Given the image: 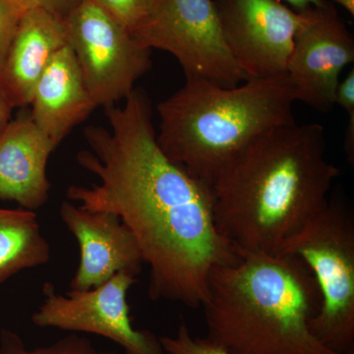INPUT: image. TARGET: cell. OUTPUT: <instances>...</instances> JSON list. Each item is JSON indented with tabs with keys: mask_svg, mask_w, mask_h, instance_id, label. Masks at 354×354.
I'll return each mask as SVG.
<instances>
[{
	"mask_svg": "<svg viewBox=\"0 0 354 354\" xmlns=\"http://www.w3.org/2000/svg\"><path fill=\"white\" fill-rule=\"evenodd\" d=\"M0 354H116L114 351H99L90 339L76 333L58 339L55 344L29 349L17 333L0 330Z\"/></svg>",
	"mask_w": 354,
	"mask_h": 354,
	"instance_id": "2e32d148",
	"label": "cell"
},
{
	"mask_svg": "<svg viewBox=\"0 0 354 354\" xmlns=\"http://www.w3.org/2000/svg\"><path fill=\"white\" fill-rule=\"evenodd\" d=\"M326 149L319 123L272 128L247 144L211 184L221 237L242 252L278 253L329 201L339 169Z\"/></svg>",
	"mask_w": 354,
	"mask_h": 354,
	"instance_id": "7a4b0ae2",
	"label": "cell"
},
{
	"mask_svg": "<svg viewBox=\"0 0 354 354\" xmlns=\"http://www.w3.org/2000/svg\"><path fill=\"white\" fill-rule=\"evenodd\" d=\"M57 148L30 113L9 121L0 134V200L30 211L44 206L50 191L46 165Z\"/></svg>",
	"mask_w": 354,
	"mask_h": 354,
	"instance_id": "7c38bea8",
	"label": "cell"
},
{
	"mask_svg": "<svg viewBox=\"0 0 354 354\" xmlns=\"http://www.w3.org/2000/svg\"><path fill=\"white\" fill-rule=\"evenodd\" d=\"M64 21L69 46L97 108L124 101L152 67V50L92 0H83Z\"/></svg>",
	"mask_w": 354,
	"mask_h": 354,
	"instance_id": "52a82bcc",
	"label": "cell"
},
{
	"mask_svg": "<svg viewBox=\"0 0 354 354\" xmlns=\"http://www.w3.org/2000/svg\"><path fill=\"white\" fill-rule=\"evenodd\" d=\"M136 283L131 274L118 272L102 286L70 290L65 295L46 283L44 302L32 314V323L39 328L101 335L118 344L125 354H167L160 337L133 327L127 295Z\"/></svg>",
	"mask_w": 354,
	"mask_h": 354,
	"instance_id": "ba28073f",
	"label": "cell"
},
{
	"mask_svg": "<svg viewBox=\"0 0 354 354\" xmlns=\"http://www.w3.org/2000/svg\"><path fill=\"white\" fill-rule=\"evenodd\" d=\"M132 32L152 12L157 0H92Z\"/></svg>",
	"mask_w": 354,
	"mask_h": 354,
	"instance_id": "e0dca14e",
	"label": "cell"
},
{
	"mask_svg": "<svg viewBox=\"0 0 354 354\" xmlns=\"http://www.w3.org/2000/svg\"><path fill=\"white\" fill-rule=\"evenodd\" d=\"M104 109L109 127H86L90 150L76 157L99 183L69 186L66 196L82 209L115 214L129 228L150 269L151 299L199 308L212 271L239 254L216 230L211 186L162 152L144 91Z\"/></svg>",
	"mask_w": 354,
	"mask_h": 354,
	"instance_id": "6da1fadb",
	"label": "cell"
},
{
	"mask_svg": "<svg viewBox=\"0 0 354 354\" xmlns=\"http://www.w3.org/2000/svg\"><path fill=\"white\" fill-rule=\"evenodd\" d=\"M50 257V244L34 211L0 208V286L18 272L46 265Z\"/></svg>",
	"mask_w": 354,
	"mask_h": 354,
	"instance_id": "9a60e30c",
	"label": "cell"
},
{
	"mask_svg": "<svg viewBox=\"0 0 354 354\" xmlns=\"http://www.w3.org/2000/svg\"><path fill=\"white\" fill-rule=\"evenodd\" d=\"M301 12L286 74L297 102L328 113L335 104L342 70L354 62L353 37L327 1Z\"/></svg>",
	"mask_w": 354,
	"mask_h": 354,
	"instance_id": "30bf717a",
	"label": "cell"
},
{
	"mask_svg": "<svg viewBox=\"0 0 354 354\" xmlns=\"http://www.w3.org/2000/svg\"><path fill=\"white\" fill-rule=\"evenodd\" d=\"M30 106L32 120L57 147L97 108L69 44L51 58Z\"/></svg>",
	"mask_w": 354,
	"mask_h": 354,
	"instance_id": "5bb4252c",
	"label": "cell"
},
{
	"mask_svg": "<svg viewBox=\"0 0 354 354\" xmlns=\"http://www.w3.org/2000/svg\"><path fill=\"white\" fill-rule=\"evenodd\" d=\"M27 9L21 0H0V68Z\"/></svg>",
	"mask_w": 354,
	"mask_h": 354,
	"instance_id": "d6986e66",
	"label": "cell"
},
{
	"mask_svg": "<svg viewBox=\"0 0 354 354\" xmlns=\"http://www.w3.org/2000/svg\"><path fill=\"white\" fill-rule=\"evenodd\" d=\"M83 0H21L26 8L39 7L60 18H66Z\"/></svg>",
	"mask_w": 354,
	"mask_h": 354,
	"instance_id": "ffe728a7",
	"label": "cell"
},
{
	"mask_svg": "<svg viewBox=\"0 0 354 354\" xmlns=\"http://www.w3.org/2000/svg\"><path fill=\"white\" fill-rule=\"evenodd\" d=\"M131 34L150 50L171 53L186 78L223 87L248 80L228 50L214 0H157Z\"/></svg>",
	"mask_w": 354,
	"mask_h": 354,
	"instance_id": "8992f818",
	"label": "cell"
},
{
	"mask_svg": "<svg viewBox=\"0 0 354 354\" xmlns=\"http://www.w3.org/2000/svg\"><path fill=\"white\" fill-rule=\"evenodd\" d=\"M13 109L10 102H8L6 95L0 90V134L3 131L6 125L8 124L9 121L12 120L11 114H12Z\"/></svg>",
	"mask_w": 354,
	"mask_h": 354,
	"instance_id": "7402d4cb",
	"label": "cell"
},
{
	"mask_svg": "<svg viewBox=\"0 0 354 354\" xmlns=\"http://www.w3.org/2000/svg\"><path fill=\"white\" fill-rule=\"evenodd\" d=\"M335 104L342 106L348 116L354 115V69L351 68L335 91Z\"/></svg>",
	"mask_w": 354,
	"mask_h": 354,
	"instance_id": "44dd1931",
	"label": "cell"
},
{
	"mask_svg": "<svg viewBox=\"0 0 354 354\" xmlns=\"http://www.w3.org/2000/svg\"><path fill=\"white\" fill-rule=\"evenodd\" d=\"M228 50L247 79L286 73L304 21L281 0H214Z\"/></svg>",
	"mask_w": 354,
	"mask_h": 354,
	"instance_id": "9c48e42d",
	"label": "cell"
},
{
	"mask_svg": "<svg viewBox=\"0 0 354 354\" xmlns=\"http://www.w3.org/2000/svg\"><path fill=\"white\" fill-rule=\"evenodd\" d=\"M320 304L297 256L239 251L209 274L205 337L232 354H333L310 330Z\"/></svg>",
	"mask_w": 354,
	"mask_h": 354,
	"instance_id": "3957f363",
	"label": "cell"
},
{
	"mask_svg": "<svg viewBox=\"0 0 354 354\" xmlns=\"http://www.w3.org/2000/svg\"><path fill=\"white\" fill-rule=\"evenodd\" d=\"M59 212L80 250L70 290H92L118 272L139 276L143 258L134 235L120 216L111 212L88 211L69 200L62 202Z\"/></svg>",
	"mask_w": 354,
	"mask_h": 354,
	"instance_id": "8fae6325",
	"label": "cell"
},
{
	"mask_svg": "<svg viewBox=\"0 0 354 354\" xmlns=\"http://www.w3.org/2000/svg\"><path fill=\"white\" fill-rule=\"evenodd\" d=\"M313 272L321 295L310 330L333 354H354V218L341 200L329 201L281 245Z\"/></svg>",
	"mask_w": 354,
	"mask_h": 354,
	"instance_id": "5b68a950",
	"label": "cell"
},
{
	"mask_svg": "<svg viewBox=\"0 0 354 354\" xmlns=\"http://www.w3.org/2000/svg\"><path fill=\"white\" fill-rule=\"evenodd\" d=\"M334 1L344 7L349 14L354 15V0H334Z\"/></svg>",
	"mask_w": 354,
	"mask_h": 354,
	"instance_id": "cb8c5ba5",
	"label": "cell"
},
{
	"mask_svg": "<svg viewBox=\"0 0 354 354\" xmlns=\"http://www.w3.org/2000/svg\"><path fill=\"white\" fill-rule=\"evenodd\" d=\"M67 44L64 18L39 7L25 11L0 68V90L13 109L30 106L51 58Z\"/></svg>",
	"mask_w": 354,
	"mask_h": 354,
	"instance_id": "4fadbf2b",
	"label": "cell"
},
{
	"mask_svg": "<svg viewBox=\"0 0 354 354\" xmlns=\"http://www.w3.org/2000/svg\"><path fill=\"white\" fill-rule=\"evenodd\" d=\"M286 74L223 87L186 78L158 104V146L167 158L211 186L223 167L260 134L297 122Z\"/></svg>",
	"mask_w": 354,
	"mask_h": 354,
	"instance_id": "277c9868",
	"label": "cell"
},
{
	"mask_svg": "<svg viewBox=\"0 0 354 354\" xmlns=\"http://www.w3.org/2000/svg\"><path fill=\"white\" fill-rule=\"evenodd\" d=\"M167 354H232L216 346L206 337H193L186 324H180L176 335L160 337Z\"/></svg>",
	"mask_w": 354,
	"mask_h": 354,
	"instance_id": "ac0fdd59",
	"label": "cell"
},
{
	"mask_svg": "<svg viewBox=\"0 0 354 354\" xmlns=\"http://www.w3.org/2000/svg\"><path fill=\"white\" fill-rule=\"evenodd\" d=\"M285 1L295 7L299 12V11H304L310 7L320 6L325 0H285Z\"/></svg>",
	"mask_w": 354,
	"mask_h": 354,
	"instance_id": "603a6c76",
	"label": "cell"
}]
</instances>
